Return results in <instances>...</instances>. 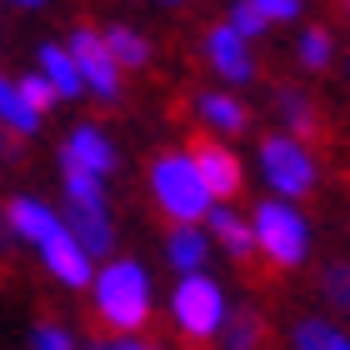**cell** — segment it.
<instances>
[{
  "mask_svg": "<svg viewBox=\"0 0 350 350\" xmlns=\"http://www.w3.org/2000/svg\"><path fill=\"white\" fill-rule=\"evenodd\" d=\"M95 306L116 330H140L150 321V280L135 260L105 265V275L95 280Z\"/></svg>",
  "mask_w": 350,
  "mask_h": 350,
  "instance_id": "cell-1",
  "label": "cell"
},
{
  "mask_svg": "<svg viewBox=\"0 0 350 350\" xmlns=\"http://www.w3.org/2000/svg\"><path fill=\"white\" fill-rule=\"evenodd\" d=\"M150 190H155V200H161V211L170 220L196 226L200 215H211V190H205L190 155H161L155 170H150Z\"/></svg>",
  "mask_w": 350,
  "mask_h": 350,
  "instance_id": "cell-2",
  "label": "cell"
},
{
  "mask_svg": "<svg viewBox=\"0 0 350 350\" xmlns=\"http://www.w3.org/2000/svg\"><path fill=\"white\" fill-rule=\"evenodd\" d=\"M175 321L190 340H211L220 325H226V300H220V285L205 280L200 270H190V275L175 285Z\"/></svg>",
  "mask_w": 350,
  "mask_h": 350,
  "instance_id": "cell-3",
  "label": "cell"
},
{
  "mask_svg": "<svg viewBox=\"0 0 350 350\" xmlns=\"http://www.w3.org/2000/svg\"><path fill=\"white\" fill-rule=\"evenodd\" d=\"M256 241L275 265H300L306 260V220H300L291 205L265 200L256 211Z\"/></svg>",
  "mask_w": 350,
  "mask_h": 350,
  "instance_id": "cell-4",
  "label": "cell"
},
{
  "mask_svg": "<svg viewBox=\"0 0 350 350\" xmlns=\"http://www.w3.org/2000/svg\"><path fill=\"white\" fill-rule=\"evenodd\" d=\"M260 161H265V175H270V185L280 190V196H310V185H315V161L306 155V146L291 135H265V146H260Z\"/></svg>",
  "mask_w": 350,
  "mask_h": 350,
  "instance_id": "cell-5",
  "label": "cell"
},
{
  "mask_svg": "<svg viewBox=\"0 0 350 350\" xmlns=\"http://www.w3.org/2000/svg\"><path fill=\"white\" fill-rule=\"evenodd\" d=\"M70 55H75V66H81L85 85L100 90L105 100H116V90H120V60H116V51H110V40L95 36V30H75Z\"/></svg>",
  "mask_w": 350,
  "mask_h": 350,
  "instance_id": "cell-6",
  "label": "cell"
},
{
  "mask_svg": "<svg viewBox=\"0 0 350 350\" xmlns=\"http://www.w3.org/2000/svg\"><path fill=\"white\" fill-rule=\"evenodd\" d=\"M190 161H196V170H200V180H205V190H211V200H230L235 190H241V161L220 146V140H211V135H190Z\"/></svg>",
  "mask_w": 350,
  "mask_h": 350,
  "instance_id": "cell-7",
  "label": "cell"
},
{
  "mask_svg": "<svg viewBox=\"0 0 350 350\" xmlns=\"http://www.w3.org/2000/svg\"><path fill=\"white\" fill-rule=\"evenodd\" d=\"M40 250H45V265L55 270V280L75 285V291H81V285H90V250L75 241V230H55Z\"/></svg>",
  "mask_w": 350,
  "mask_h": 350,
  "instance_id": "cell-8",
  "label": "cell"
},
{
  "mask_svg": "<svg viewBox=\"0 0 350 350\" xmlns=\"http://www.w3.org/2000/svg\"><path fill=\"white\" fill-rule=\"evenodd\" d=\"M70 230H75V241H81L90 256H105L110 241H116V230H110V220H105V205H85V200H70Z\"/></svg>",
  "mask_w": 350,
  "mask_h": 350,
  "instance_id": "cell-9",
  "label": "cell"
},
{
  "mask_svg": "<svg viewBox=\"0 0 350 350\" xmlns=\"http://www.w3.org/2000/svg\"><path fill=\"white\" fill-rule=\"evenodd\" d=\"M211 60H215V70L226 75V81H250V55H245V36L235 25H220L211 30Z\"/></svg>",
  "mask_w": 350,
  "mask_h": 350,
  "instance_id": "cell-10",
  "label": "cell"
},
{
  "mask_svg": "<svg viewBox=\"0 0 350 350\" xmlns=\"http://www.w3.org/2000/svg\"><path fill=\"white\" fill-rule=\"evenodd\" d=\"M10 230L25 235V241H40V245H45L55 230H66V226H60V220L45 211L40 200H10Z\"/></svg>",
  "mask_w": 350,
  "mask_h": 350,
  "instance_id": "cell-11",
  "label": "cell"
},
{
  "mask_svg": "<svg viewBox=\"0 0 350 350\" xmlns=\"http://www.w3.org/2000/svg\"><path fill=\"white\" fill-rule=\"evenodd\" d=\"M205 220H211V230L220 235V245H226L235 260H250V250L260 245V241H256V230H250L241 215H230L226 205H211V215H205Z\"/></svg>",
  "mask_w": 350,
  "mask_h": 350,
  "instance_id": "cell-12",
  "label": "cell"
},
{
  "mask_svg": "<svg viewBox=\"0 0 350 350\" xmlns=\"http://www.w3.org/2000/svg\"><path fill=\"white\" fill-rule=\"evenodd\" d=\"M66 155L85 161L90 170H100V175L116 170V150H110V140H105L100 131H90V125H81V131H75V135L66 140Z\"/></svg>",
  "mask_w": 350,
  "mask_h": 350,
  "instance_id": "cell-13",
  "label": "cell"
},
{
  "mask_svg": "<svg viewBox=\"0 0 350 350\" xmlns=\"http://www.w3.org/2000/svg\"><path fill=\"white\" fill-rule=\"evenodd\" d=\"M40 70L55 81L60 95H81V85H85V75H81V66H75V55L60 51V45H45V51H40Z\"/></svg>",
  "mask_w": 350,
  "mask_h": 350,
  "instance_id": "cell-14",
  "label": "cell"
},
{
  "mask_svg": "<svg viewBox=\"0 0 350 350\" xmlns=\"http://www.w3.org/2000/svg\"><path fill=\"white\" fill-rule=\"evenodd\" d=\"M265 345V321L250 306H241L226 325V350H260Z\"/></svg>",
  "mask_w": 350,
  "mask_h": 350,
  "instance_id": "cell-15",
  "label": "cell"
},
{
  "mask_svg": "<svg viewBox=\"0 0 350 350\" xmlns=\"http://www.w3.org/2000/svg\"><path fill=\"white\" fill-rule=\"evenodd\" d=\"M0 120H5L10 131L30 135V131L40 125V110H30V100L21 95V85H5V81H0Z\"/></svg>",
  "mask_w": 350,
  "mask_h": 350,
  "instance_id": "cell-16",
  "label": "cell"
},
{
  "mask_svg": "<svg viewBox=\"0 0 350 350\" xmlns=\"http://www.w3.org/2000/svg\"><path fill=\"white\" fill-rule=\"evenodd\" d=\"M66 190H70V200L105 205V196H100V170H90L85 161H75V155H66Z\"/></svg>",
  "mask_w": 350,
  "mask_h": 350,
  "instance_id": "cell-17",
  "label": "cell"
},
{
  "mask_svg": "<svg viewBox=\"0 0 350 350\" xmlns=\"http://www.w3.org/2000/svg\"><path fill=\"white\" fill-rule=\"evenodd\" d=\"M200 116L211 125H220V131H241L245 125V105L230 100V95H200Z\"/></svg>",
  "mask_w": 350,
  "mask_h": 350,
  "instance_id": "cell-18",
  "label": "cell"
},
{
  "mask_svg": "<svg viewBox=\"0 0 350 350\" xmlns=\"http://www.w3.org/2000/svg\"><path fill=\"white\" fill-rule=\"evenodd\" d=\"M295 350H350V340L336 336L325 321H300L295 325Z\"/></svg>",
  "mask_w": 350,
  "mask_h": 350,
  "instance_id": "cell-19",
  "label": "cell"
},
{
  "mask_svg": "<svg viewBox=\"0 0 350 350\" xmlns=\"http://www.w3.org/2000/svg\"><path fill=\"white\" fill-rule=\"evenodd\" d=\"M170 260H175V270H200L205 265V241H200V230H175L170 235Z\"/></svg>",
  "mask_w": 350,
  "mask_h": 350,
  "instance_id": "cell-20",
  "label": "cell"
},
{
  "mask_svg": "<svg viewBox=\"0 0 350 350\" xmlns=\"http://www.w3.org/2000/svg\"><path fill=\"white\" fill-rule=\"evenodd\" d=\"M321 291L325 300L336 306L340 315H350V260H336V265H325V275H321Z\"/></svg>",
  "mask_w": 350,
  "mask_h": 350,
  "instance_id": "cell-21",
  "label": "cell"
},
{
  "mask_svg": "<svg viewBox=\"0 0 350 350\" xmlns=\"http://www.w3.org/2000/svg\"><path fill=\"white\" fill-rule=\"evenodd\" d=\"M105 40H110V51H116V60H120V66H146V60H150L146 40H140L131 25H116V30H110Z\"/></svg>",
  "mask_w": 350,
  "mask_h": 350,
  "instance_id": "cell-22",
  "label": "cell"
},
{
  "mask_svg": "<svg viewBox=\"0 0 350 350\" xmlns=\"http://www.w3.org/2000/svg\"><path fill=\"white\" fill-rule=\"evenodd\" d=\"M280 110H285V120L295 125V135H315V131H321V116H315V105L306 100V95H291V90H285V95H280Z\"/></svg>",
  "mask_w": 350,
  "mask_h": 350,
  "instance_id": "cell-23",
  "label": "cell"
},
{
  "mask_svg": "<svg viewBox=\"0 0 350 350\" xmlns=\"http://www.w3.org/2000/svg\"><path fill=\"white\" fill-rule=\"evenodd\" d=\"M21 95H25V100H30V110H40V116H45V110H51V100H55V81H51V75H25V81H21Z\"/></svg>",
  "mask_w": 350,
  "mask_h": 350,
  "instance_id": "cell-24",
  "label": "cell"
},
{
  "mask_svg": "<svg viewBox=\"0 0 350 350\" xmlns=\"http://www.w3.org/2000/svg\"><path fill=\"white\" fill-rule=\"evenodd\" d=\"M230 25H235V30H241V36L250 40V36H260V30L270 25V15L256 5V0H241V5H235V15H230Z\"/></svg>",
  "mask_w": 350,
  "mask_h": 350,
  "instance_id": "cell-25",
  "label": "cell"
},
{
  "mask_svg": "<svg viewBox=\"0 0 350 350\" xmlns=\"http://www.w3.org/2000/svg\"><path fill=\"white\" fill-rule=\"evenodd\" d=\"M300 60H306L310 70H321L330 60V36H325V30H306V40H300Z\"/></svg>",
  "mask_w": 350,
  "mask_h": 350,
  "instance_id": "cell-26",
  "label": "cell"
},
{
  "mask_svg": "<svg viewBox=\"0 0 350 350\" xmlns=\"http://www.w3.org/2000/svg\"><path fill=\"white\" fill-rule=\"evenodd\" d=\"M30 350H75V340H70L60 325H40L36 340H30Z\"/></svg>",
  "mask_w": 350,
  "mask_h": 350,
  "instance_id": "cell-27",
  "label": "cell"
},
{
  "mask_svg": "<svg viewBox=\"0 0 350 350\" xmlns=\"http://www.w3.org/2000/svg\"><path fill=\"white\" fill-rule=\"evenodd\" d=\"M256 5L270 15V21H291V15L300 10V0H256Z\"/></svg>",
  "mask_w": 350,
  "mask_h": 350,
  "instance_id": "cell-28",
  "label": "cell"
},
{
  "mask_svg": "<svg viewBox=\"0 0 350 350\" xmlns=\"http://www.w3.org/2000/svg\"><path fill=\"white\" fill-rule=\"evenodd\" d=\"M95 350H146V345H131V340H116V345H95Z\"/></svg>",
  "mask_w": 350,
  "mask_h": 350,
  "instance_id": "cell-29",
  "label": "cell"
},
{
  "mask_svg": "<svg viewBox=\"0 0 350 350\" xmlns=\"http://www.w3.org/2000/svg\"><path fill=\"white\" fill-rule=\"evenodd\" d=\"M5 226H10V220H0V245H5Z\"/></svg>",
  "mask_w": 350,
  "mask_h": 350,
  "instance_id": "cell-30",
  "label": "cell"
},
{
  "mask_svg": "<svg viewBox=\"0 0 350 350\" xmlns=\"http://www.w3.org/2000/svg\"><path fill=\"white\" fill-rule=\"evenodd\" d=\"M21 5H40V0H21Z\"/></svg>",
  "mask_w": 350,
  "mask_h": 350,
  "instance_id": "cell-31",
  "label": "cell"
},
{
  "mask_svg": "<svg viewBox=\"0 0 350 350\" xmlns=\"http://www.w3.org/2000/svg\"><path fill=\"white\" fill-rule=\"evenodd\" d=\"M345 10H350V0H345Z\"/></svg>",
  "mask_w": 350,
  "mask_h": 350,
  "instance_id": "cell-32",
  "label": "cell"
}]
</instances>
